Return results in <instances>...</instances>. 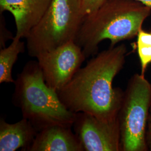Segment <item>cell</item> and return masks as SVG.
I'll list each match as a JSON object with an SVG mask.
<instances>
[{"label": "cell", "mask_w": 151, "mask_h": 151, "mask_svg": "<svg viewBox=\"0 0 151 151\" xmlns=\"http://www.w3.org/2000/svg\"><path fill=\"white\" fill-rule=\"evenodd\" d=\"M137 2H139L143 5L148 6L151 9V0H135Z\"/></svg>", "instance_id": "2e32d148"}, {"label": "cell", "mask_w": 151, "mask_h": 151, "mask_svg": "<svg viewBox=\"0 0 151 151\" xmlns=\"http://www.w3.org/2000/svg\"><path fill=\"white\" fill-rule=\"evenodd\" d=\"M46 84L56 92L71 80L86 59L75 41L65 44L36 58Z\"/></svg>", "instance_id": "8992f818"}, {"label": "cell", "mask_w": 151, "mask_h": 151, "mask_svg": "<svg viewBox=\"0 0 151 151\" xmlns=\"http://www.w3.org/2000/svg\"><path fill=\"white\" fill-rule=\"evenodd\" d=\"M4 22L1 20V39H0V46L1 49L5 48V42L7 41L9 39H13L14 37H12L10 32L8 31L5 26L4 23Z\"/></svg>", "instance_id": "5bb4252c"}, {"label": "cell", "mask_w": 151, "mask_h": 151, "mask_svg": "<svg viewBox=\"0 0 151 151\" xmlns=\"http://www.w3.org/2000/svg\"><path fill=\"white\" fill-rule=\"evenodd\" d=\"M72 127L55 124L39 131L27 151H84Z\"/></svg>", "instance_id": "9c48e42d"}, {"label": "cell", "mask_w": 151, "mask_h": 151, "mask_svg": "<svg viewBox=\"0 0 151 151\" xmlns=\"http://www.w3.org/2000/svg\"><path fill=\"white\" fill-rule=\"evenodd\" d=\"M127 53V47L121 44L93 56L57 92L61 102L74 113L90 114L106 121L117 119L124 91L113 83L124 67Z\"/></svg>", "instance_id": "6da1fadb"}, {"label": "cell", "mask_w": 151, "mask_h": 151, "mask_svg": "<svg viewBox=\"0 0 151 151\" xmlns=\"http://www.w3.org/2000/svg\"><path fill=\"white\" fill-rule=\"evenodd\" d=\"M84 18L81 0H52L26 38L28 55L36 58L40 54L75 41Z\"/></svg>", "instance_id": "277c9868"}, {"label": "cell", "mask_w": 151, "mask_h": 151, "mask_svg": "<svg viewBox=\"0 0 151 151\" xmlns=\"http://www.w3.org/2000/svg\"><path fill=\"white\" fill-rule=\"evenodd\" d=\"M106 0H81V11L84 17L102 5Z\"/></svg>", "instance_id": "4fadbf2b"}, {"label": "cell", "mask_w": 151, "mask_h": 151, "mask_svg": "<svg viewBox=\"0 0 151 151\" xmlns=\"http://www.w3.org/2000/svg\"><path fill=\"white\" fill-rule=\"evenodd\" d=\"M146 143L148 151H151V111L148 116L146 133Z\"/></svg>", "instance_id": "9a60e30c"}, {"label": "cell", "mask_w": 151, "mask_h": 151, "mask_svg": "<svg viewBox=\"0 0 151 151\" xmlns=\"http://www.w3.org/2000/svg\"><path fill=\"white\" fill-rule=\"evenodd\" d=\"M52 0H0L1 12L14 16L17 38H27L48 10Z\"/></svg>", "instance_id": "ba28073f"}, {"label": "cell", "mask_w": 151, "mask_h": 151, "mask_svg": "<svg viewBox=\"0 0 151 151\" xmlns=\"http://www.w3.org/2000/svg\"><path fill=\"white\" fill-rule=\"evenodd\" d=\"M151 105V84L135 73L128 81L119 110L122 151H148L146 133Z\"/></svg>", "instance_id": "5b68a950"}, {"label": "cell", "mask_w": 151, "mask_h": 151, "mask_svg": "<svg viewBox=\"0 0 151 151\" xmlns=\"http://www.w3.org/2000/svg\"><path fill=\"white\" fill-rule=\"evenodd\" d=\"M14 84L12 103L38 132L55 124L72 127L76 113L66 108L57 92L46 84L37 60L25 64Z\"/></svg>", "instance_id": "3957f363"}, {"label": "cell", "mask_w": 151, "mask_h": 151, "mask_svg": "<svg viewBox=\"0 0 151 151\" xmlns=\"http://www.w3.org/2000/svg\"><path fill=\"white\" fill-rule=\"evenodd\" d=\"M151 14V8L135 0H106L85 17L75 42L86 58L93 57L105 40L114 47L137 37Z\"/></svg>", "instance_id": "7a4b0ae2"}, {"label": "cell", "mask_w": 151, "mask_h": 151, "mask_svg": "<svg viewBox=\"0 0 151 151\" xmlns=\"http://www.w3.org/2000/svg\"><path fill=\"white\" fill-rule=\"evenodd\" d=\"M38 131L27 119H22L15 123L0 120V151H15L18 149L27 151L32 144Z\"/></svg>", "instance_id": "30bf717a"}, {"label": "cell", "mask_w": 151, "mask_h": 151, "mask_svg": "<svg viewBox=\"0 0 151 151\" xmlns=\"http://www.w3.org/2000/svg\"><path fill=\"white\" fill-rule=\"evenodd\" d=\"M137 37V52L141 67L140 74L145 76L148 65L151 64V32L142 28Z\"/></svg>", "instance_id": "7c38bea8"}, {"label": "cell", "mask_w": 151, "mask_h": 151, "mask_svg": "<svg viewBox=\"0 0 151 151\" xmlns=\"http://www.w3.org/2000/svg\"><path fill=\"white\" fill-rule=\"evenodd\" d=\"M150 111H151V109H150Z\"/></svg>", "instance_id": "e0dca14e"}, {"label": "cell", "mask_w": 151, "mask_h": 151, "mask_svg": "<svg viewBox=\"0 0 151 151\" xmlns=\"http://www.w3.org/2000/svg\"><path fill=\"white\" fill-rule=\"evenodd\" d=\"M21 39L15 36L9 46L0 50V83H14L15 81L12 76L13 66L19 54L25 50V44Z\"/></svg>", "instance_id": "8fae6325"}, {"label": "cell", "mask_w": 151, "mask_h": 151, "mask_svg": "<svg viewBox=\"0 0 151 151\" xmlns=\"http://www.w3.org/2000/svg\"><path fill=\"white\" fill-rule=\"evenodd\" d=\"M72 127L84 151H122L118 118L106 121L80 112L76 113Z\"/></svg>", "instance_id": "52a82bcc"}]
</instances>
